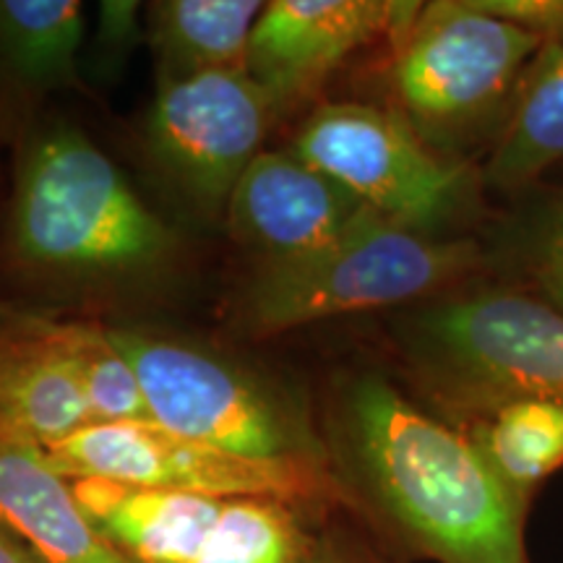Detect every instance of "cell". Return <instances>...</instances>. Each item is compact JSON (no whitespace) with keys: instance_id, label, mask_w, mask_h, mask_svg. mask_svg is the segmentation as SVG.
<instances>
[{"instance_id":"obj_6","label":"cell","mask_w":563,"mask_h":563,"mask_svg":"<svg viewBox=\"0 0 563 563\" xmlns=\"http://www.w3.org/2000/svg\"><path fill=\"white\" fill-rule=\"evenodd\" d=\"M154 426L253 460L329 464V446L292 399L220 355L141 329H112ZM332 467V464H329Z\"/></svg>"},{"instance_id":"obj_16","label":"cell","mask_w":563,"mask_h":563,"mask_svg":"<svg viewBox=\"0 0 563 563\" xmlns=\"http://www.w3.org/2000/svg\"><path fill=\"white\" fill-rule=\"evenodd\" d=\"M262 0H165L152 3L150 40L162 79L245 70Z\"/></svg>"},{"instance_id":"obj_21","label":"cell","mask_w":563,"mask_h":563,"mask_svg":"<svg viewBox=\"0 0 563 563\" xmlns=\"http://www.w3.org/2000/svg\"><path fill=\"white\" fill-rule=\"evenodd\" d=\"M522 266L538 298L563 313V196L545 201L527 220Z\"/></svg>"},{"instance_id":"obj_17","label":"cell","mask_w":563,"mask_h":563,"mask_svg":"<svg viewBox=\"0 0 563 563\" xmlns=\"http://www.w3.org/2000/svg\"><path fill=\"white\" fill-rule=\"evenodd\" d=\"M84 34L79 0H0V68L21 89L74 84Z\"/></svg>"},{"instance_id":"obj_4","label":"cell","mask_w":563,"mask_h":563,"mask_svg":"<svg viewBox=\"0 0 563 563\" xmlns=\"http://www.w3.org/2000/svg\"><path fill=\"white\" fill-rule=\"evenodd\" d=\"M483 266L470 238L399 228L368 211L336 241L285 262H264L235 300L245 334L272 336L347 313L446 295Z\"/></svg>"},{"instance_id":"obj_19","label":"cell","mask_w":563,"mask_h":563,"mask_svg":"<svg viewBox=\"0 0 563 563\" xmlns=\"http://www.w3.org/2000/svg\"><path fill=\"white\" fill-rule=\"evenodd\" d=\"M308 511L277 498L224 501L191 563H308L321 540L308 525Z\"/></svg>"},{"instance_id":"obj_25","label":"cell","mask_w":563,"mask_h":563,"mask_svg":"<svg viewBox=\"0 0 563 563\" xmlns=\"http://www.w3.org/2000/svg\"><path fill=\"white\" fill-rule=\"evenodd\" d=\"M0 563H42L40 555L3 519H0Z\"/></svg>"},{"instance_id":"obj_9","label":"cell","mask_w":563,"mask_h":563,"mask_svg":"<svg viewBox=\"0 0 563 563\" xmlns=\"http://www.w3.org/2000/svg\"><path fill=\"white\" fill-rule=\"evenodd\" d=\"M277 118V104L245 70H211L159 81L146 139L157 165L196 207L220 211Z\"/></svg>"},{"instance_id":"obj_7","label":"cell","mask_w":563,"mask_h":563,"mask_svg":"<svg viewBox=\"0 0 563 563\" xmlns=\"http://www.w3.org/2000/svg\"><path fill=\"white\" fill-rule=\"evenodd\" d=\"M295 154L399 228L435 235L467 207L473 173L428 146L394 110L329 102L313 110Z\"/></svg>"},{"instance_id":"obj_14","label":"cell","mask_w":563,"mask_h":563,"mask_svg":"<svg viewBox=\"0 0 563 563\" xmlns=\"http://www.w3.org/2000/svg\"><path fill=\"white\" fill-rule=\"evenodd\" d=\"M74 490L118 551L133 563H191L224 501L194 493L81 477Z\"/></svg>"},{"instance_id":"obj_11","label":"cell","mask_w":563,"mask_h":563,"mask_svg":"<svg viewBox=\"0 0 563 563\" xmlns=\"http://www.w3.org/2000/svg\"><path fill=\"white\" fill-rule=\"evenodd\" d=\"M224 211L238 243L264 253V262H285L336 241L371 209L300 154L262 152Z\"/></svg>"},{"instance_id":"obj_22","label":"cell","mask_w":563,"mask_h":563,"mask_svg":"<svg viewBox=\"0 0 563 563\" xmlns=\"http://www.w3.org/2000/svg\"><path fill=\"white\" fill-rule=\"evenodd\" d=\"M493 16L545 42H563V0H477Z\"/></svg>"},{"instance_id":"obj_13","label":"cell","mask_w":563,"mask_h":563,"mask_svg":"<svg viewBox=\"0 0 563 563\" xmlns=\"http://www.w3.org/2000/svg\"><path fill=\"white\" fill-rule=\"evenodd\" d=\"M5 313L0 355V435L42 452L95 426L87 394L60 350L42 334L37 316Z\"/></svg>"},{"instance_id":"obj_10","label":"cell","mask_w":563,"mask_h":563,"mask_svg":"<svg viewBox=\"0 0 563 563\" xmlns=\"http://www.w3.org/2000/svg\"><path fill=\"white\" fill-rule=\"evenodd\" d=\"M418 9L399 0H272L253 30L245 74L282 115L308 100L352 53L397 37Z\"/></svg>"},{"instance_id":"obj_1","label":"cell","mask_w":563,"mask_h":563,"mask_svg":"<svg viewBox=\"0 0 563 563\" xmlns=\"http://www.w3.org/2000/svg\"><path fill=\"white\" fill-rule=\"evenodd\" d=\"M329 464L342 501L410 559L530 563V509L464 428L422 410L382 373L342 389Z\"/></svg>"},{"instance_id":"obj_3","label":"cell","mask_w":563,"mask_h":563,"mask_svg":"<svg viewBox=\"0 0 563 563\" xmlns=\"http://www.w3.org/2000/svg\"><path fill=\"white\" fill-rule=\"evenodd\" d=\"M397 340L415 382L454 426L511 402L563 407V313L538 295H439L399 319Z\"/></svg>"},{"instance_id":"obj_5","label":"cell","mask_w":563,"mask_h":563,"mask_svg":"<svg viewBox=\"0 0 563 563\" xmlns=\"http://www.w3.org/2000/svg\"><path fill=\"white\" fill-rule=\"evenodd\" d=\"M391 42L394 112L446 157L488 133L496 136L543 47V40L493 16L477 0L420 3Z\"/></svg>"},{"instance_id":"obj_12","label":"cell","mask_w":563,"mask_h":563,"mask_svg":"<svg viewBox=\"0 0 563 563\" xmlns=\"http://www.w3.org/2000/svg\"><path fill=\"white\" fill-rule=\"evenodd\" d=\"M0 519L42 563H133L104 538L42 449L0 435Z\"/></svg>"},{"instance_id":"obj_23","label":"cell","mask_w":563,"mask_h":563,"mask_svg":"<svg viewBox=\"0 0 563 563\" xmlns=\"http://www.w3.org/2000/svg\"><path fill=\"white\" fill-rule=\"evenodd\" d=\"M139 40V3L133 0H104L100 3V24H97V53L118 66Z\"/></svg>"},{"instance_id":"obj_26","label":"cell","mask_w":563,"mask_h":563,"mask_svg":"<svg viewBox=\"0 0 563 563\" xmlns=\"http://www.w3.org/2000/svg\"><path fill=\"white\" fill-rule=\"evenodd\" d=\"M3 344H5V313H3V306H0V355H3Z\"/></svg>"},{"instance_id":"obj_2","label":"cell","mask_w":563,"mask_h":563,"mask_svg":"<svg viewBox=\"0 0 563 563\" xmlns=\"http://www.w3.org/2000/svg\"><path fill=\"white\" fill-rule=\"evenodd\" d=\"M175 245V232L81 131L32 133L5 224L11 272L45 282L144 277L170 262Z\"/></svg>"},{"instance_id":"obj_8","label":"cell","mask_w":563,"mask_h":563,"mask_svg":"<svg viewBox=\"0 0 563 563\" xmlns=\"http://www.w3.org/2000/svg\"><path fill=\"white\" fill-rule=\"evenodd\" d=\"M45 454L68 481L102 477L217 501L277 498L311 511L342 501L329 464L253 460L183 439L154 422H95Z\"/></svg>"},{"instance_id":"obj_18","label":"cell","mask_w":563,"mask_h":563,"mask_svg":"<svg viewBox=\"0 0 563 563\" xmlns=\"http://www.w3.org/2000/svg\"><path fill=\"white\" fill-rule=\"evenodd\" d=\"M493 473L525 509L563 467V407L511 402L464 426Z\"/></svg>"},{"instance_id":"obj_20","label":"cell","mask_w":563,"mask_h":563,"mask_svg":"<svg viewBox=\"0 0 563 563\" xmlns=\"http://www.w3.org/2000/svg\"><path fill=\"white\" fill-rule=\"evenodd\" d=\"M37 323L74 368L97 422H152L136 371L118 347L112 329L81 321L37 319Z\"/></svg>"},{"instance_id":"obj_24","label":"cell","mask_w":563,"mask_h":563,"mask_svg":"<svg viewBox=\"0 0 563 563\" xmlns=\"http://www.w3.org/2000/svg\"><path fill=\"white\" fill-rule=\"evenodd\" d=\"M308 563H386L371 551L363 540L352 538L347 532H327L321 534L319 545Z\"/></svg>"},{"instance_id":"obj_15","label":"cell","mask_w":563,"mask_h":563,"mask_svg":"<svg viewBox=\"0 0 563 563\" xmlns=\"http://www.w3.org/2000/svg\"><path fill=\"white\" fill-rule=\"evenodd\" d=\"M563 162V42H545L519 81L490 141L483 183L496 191L532 186Z\"/></svg>"}]
</instances>
